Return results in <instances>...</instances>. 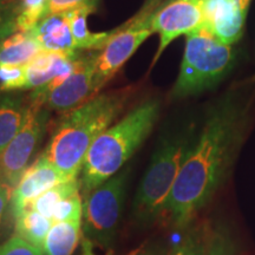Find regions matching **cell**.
Instances as JSON below:
<instances>
[{"instance_id": "obj_11", "label": "cell", "mask_w": 255, "mask_h": 255, "mask_svg": "<svg viewBox=\"0 0 255 255\" xmlns=\"http://www.w3.org/2000/svg\"><path fill=\"white\" fill-rule=\"evenodd\" d=\"M70 181L40 154L26 168L19 182L11 193V213L13 221L31 208L32 203L40 195L57 184Z\"/></svg>"}, {"instance_id": "obj_25", "label": "cell", "mask_w": 255, "mask_h": 255, "mask_svg": "<svg viewBox=\"0 0 255 255\" xmlns=\"http://www.w3.org/2000/svg\"><path fill=\"white\" fill-rule=\"evenodd\" d=\"M20 0H0V41L18 31Z\"/></svg>"}, {"instance_id": "obj_14", "label": "cell", "mask_w": 255, "mask_h": 255, "mask_svg": "<svg viewBox=\"0 0 255 255\" xmlns=\"http://www.w3.org/2000/svg\"><path fill=\"white\" fill-rule=\"evenodd\" d=\"M30 108L23 91H0V155L21 129Z\"/></svg>"}, {"instance_id": "obj_21", "label": "cell", "mask_w": 255, "mask_h": 255, "mask_svg": "<svg viewBox=\"0 0 255 255\" xmlns=\"http://www.w3.org/2000/svg\"><path fill=\"white\" fill-rule=\"evenodd\" d=\"M202 255H239L237 242L227 226L209 225Z\"/></svg>"}, {"instance_id": "obj_24", "label": "cell", "mask_w": 255, "mask_h": 255, "mask_svg": "<svg viewBox=\"0 0 255 255\" xmlns=\"http://www.w3.org/2000/svg\"><path fill=\"white\" fill-rule=\"evenodd\" d=\"M83 197L81 191L72 194L60 201L52 215L53 222L82 221L83 219Z\"/></svg>"}, {"instance_id": "obj_22", "label": "cell", "mask_w": 255, "mask_h": 255, "mask_svg": "<svg viewBox=\"0 0 255 255\" xmlns=\"http://www.w3.org/2000/svg\"><path fill=\"white\" fill-rule=\"evenodd\" d=\"M209 225L201 223L186 228L187 232L182 239L174 245L168 252V255H202L205 250L207 232Z\"/></svg>"}, {"instance_id": "obj_15", "label": "cell", "mask_w": 255, "mask_h": 255, "mask_svg": "<svg viewBox=\"0 0 255 255\" xmlns=\"http://www.w3.org/2000/svg\"><path fill=\"white\" fill-rule=\"evenodd\" d=\"M31 34L36 38L43 51L51 52H76L75 40L64 13L49 14L32 28Z\"/></svg>"}, {"instance_id": "obj_20", "label": "cell", "mask_w": 255, "mask_h": 255, "mask_svg": "<svg viewBox=\"0 0 255 255\" xmlns=\"http://www.w3.org/2000/svg\"><path fill=\"white\" fill-rule=\"evenodd\" d=\"M78 191H81V181H79V178L65 181V182L59 183L56 187L51 188V189L45 191L43 195L38 197L32 203L30 209L36 210V212L52 220L53 212H55L56 207L58 206L60 201L72 195V194L78 193Z\"/></svg>"}, {"instance_id": "obj_8", "label": "cell", "mask_w": 255, "mask_h": 255, "mask_svg": "<svg viewBox=\"0 0 255 255\" xmlns=\"http://www.w3.org/2000/svg\"><path fill=\"white\" fill-rule=\"evenodd\" d=\"M95 59L96 50L88 53L78 52L69 77L32 90L28 97L50 111L62 114L81 107L98 94L95 88Z\"/></svg>"}, {"instance_id": "obj_26", "label": "cell", "mask_w": 255, "mask_h": 255, "mask_svg": "<svg viewBox=\"0 0 255 255\" xmlns=\"http://www.w3.org/2000/svg\"><path fill=\"white\" fill-rule=\"evenodd\" d=\"M11 193L12 190L0 182V245L7 240V235L11 231L14 221L11 213Z\"/></svg>"}, {"instance_id": "obj_19", "label": "cell", "mask_w": 255, "mask_h": 255, "mask_svg": "<svg viewBox=\"0 0 255 255\" xmlns=\"http://www.w3.org/2000/svg\"><path fill=\"white\" fill-rule=\"evenodd\" d=\"M53 223L52 220L40 213L28 209L14 220V233L33 246L43 250L44 241Z\"/></svg>"}, {"instance_id": "obj_29", "label": "cell", "mask_w": 255, "mask_h": 255, "mask_svg": "<svg viewBox=\"0 0 255 255\" xmlns=\"http://www.w3.org/2000/svg\"><path fill=\"white\" fill-rule=\"evenodd\" d=\"M98 0H49V14H60L82 7L97 8Z\"/></svg>"}, {"instance_id": "obj_30", "label": "cell", "mask_w": 255, "mask_h": 255, "mask_svg": "<svg viewBox=\"0 0 255 255\" xmlns=\"http://www.w3.org/2000/svg\"><path fill=\"white\" fill-rule=\"evenodd\" d=\"M169 250L162 242H149L141 246L130 255H168Z\"/></svg>"}, {"instance_id": "obj_10", "label": "cell", "mask_w": 255, "mask_h": 255, "mask_svg": "<svg viewBox=\"0 0 255 255\" xmlns=\"http://www.w3.org/2000/svg\"><path fill=\"white\" fill-rule=\"evenodd\" d=\"M205 24L203 0H170L152 14L151 27L159 34V45L151 68L171 41Z\"/></svg>"}, {"instance_id": "obj_6", "label": "cell", "mask_w": 255, "mask_h": 255, "mask_svg": "<svg viewBox=\"0 0 255 255\" xmlns=\"http://www.w3.org/2000/svg\"><path fill=\"white\" fill-rule=\"evenodd\" d=\"M129 169L117 173L83 197L84 238L107 252H113L119 234L127 196Z\"/></svg>"}, {"instance_id": "obj_7", "label": "cell", "mask_w": 255, "mask_h": 255, "mask_svg": "<svg viewBox=\"0 0 255 255\" xmlns=\"http://www.w3.org/2000/svg\"><path fill=\"white\" fill-rule=\"evenodd\" d=\"M51 111L43 104L30 100L23 127L0 155V182L11 190L32 163L49 129Z\"/></svg>"}, {"instance_id": "obj_9", "label": "cell", "mask_w": 255, "mask_h": 255, "mask_svg": "<svg viewBox=\"0 0 255 255\" xmlns=\"http://www.w3.org/2000/svg\"><path fill=\"white\" fill-rule=\"evenodd\" d=\"M154 12H141L126 26L114 30L113 36L108 43L102 49L96 50V91H100L124 64L131 58L138 47L154 33L151 27Z\"/></svg>"}, {"instance_id": "obj_17", "label": "cell", "mask_w": 255, "mask_h": 255, "mask_svg": "<svg viewBox=\"0 0 255 255\" xmlns=\"http://www.w3.org/2000/svg\"><path fill=\"white\" fill-rule=\"evenodd\" d=\"M95 11V8L82 7L64 13L75 40L76 50H100L113 36V31L102 33H94L89 31L87 18Z\"/></svg>"}, {"instance_id": "obj_27", "label": "cell", "mask_w": 255, "mask_h": 255, "mask_svg": "<svg viewBox=\"0 0 255 255\" xmlns=\"http://www.w3.org/2000/svg\"><path fill=\"white\" fill-rule=\"evenodd\" d=\"M25 66H0V91H23Z\"/></svg>"}, {"instance_id": "obj_13", "label": "cell", "mask_w": 255, "mask_h": 255, "mask_svg": "<svg viewBox=\"0 0 255 255\" xmlns=\"http://www.w3.org/2000/svg\"><path fill=\"white\" fill-rule=\"evenodd\" d=\"M79 51L72 53L40 51L25 65L24 90H36L43 88L59 77L70 75L75 68V59Z\"/></svg>"}, {"instance_id": "obj_28", "label": "cell", "mask_w": 255, "mask_h": 255, "mask_svg": "<svg viewBox=\"0 0 255 255\" xmlns=\"http://www.w3.org/2000/svg\"><path fill=\"white\" fill-rule=\"evenodd\" d=\"M0 255H45L41 248H38L24 240L14 233L7 240L0 245Z\"/></svg>"}, {"instance_id": "obj_5", "label": "cell", "mask_w": 255, "mask_h": 255, "mask_svg": "<svg viewBox=\"0 0 255 255\" xmlns=\"http://www.w3.org/2000/svg\"><path fill=\"white\" fill-rule=\"evenodd\" d=\"M234 64L231 45L222 43L205 24L187 34L180 73L171 97H191L210 90L225 79Z\"/></svg>"}, {"instance_id": "obj_23", "label": "cell", "mask_w": 255, "mask_h": 255, "mask_svg": "<svg viewBox=\"0 0 255 255\" xmlns=\"http://www.w3.org/2000/svg\"><path fill=\"white\" fill-rule=\"evenodd\" d=\"M46 15H49V0H20L18 31H31Z\"/></svg>"}, {"instance_id": "obj_12", "label": "cell", "mask_w": 255, "mask_h": 255, "mask_svg": "<svg viewBox=\"0 0 255 255\" xmlns=\"http://www.w3.org/2000/svg\"><path fill=\"white\" fill-rule=\"evenodd\" d=\"M205 25L222 43L232 45L244 33L247 11L237 0H203Z\"/></svg>"}, {"instance_id": "obj_4", "label": "cell", "mask_w": 255, "mask_h": 255, "mask_svg": "<svg viewBox=\"0 0 255 255\" xmlns=\"http://www.w3.org/2000/svg\"><path fill=\"white\" fill-rule=\"evenodd\" d=\"M196 133L195 124L187 123L161 137L133 197L132 215L138 226L149 227L165 214L169 197Z\"/></svg>"}, {"instance_id": "obj_16", "label": "cell", "mask_w": 255, "mask_h": 255, "mask_svg": "<svg viewBox=\"0 0 255 255\" xmlns=\"http://www.w3.org/2000/svg\"><path fill=\"white\" fill-rule=\"evenodd\" d=\"M41 47L31 32L17 31L0 41V66H25Z\"/></svg>"}, {"instance_id": "obj_1", "label": "cell", "mask_w": 255, "mask_h": 255, "mask_svg": "<svg viewBox=\"0 0 255 255\" xmlns=\"http://www.w3.org/2000/svg\"><path fill=\"white\" fill-rule=\"evenodd\" d=\"M252 105L251 97L233 91L207 110L168 201L165 214L176 228L189 227L226 183L245 142Z\"/></svg>"}, {"instance_id": "obj_31", "label": "cell", "mask_w": 255, "mask_h": 255, "mask_svg": "<svg viewBox=\"0 0 255 255\" xmlns=\"http://www.w3.org/2000/svg\"><path fill=\"white\" fill-rule=\"evenodd\" d=\"M92 242L89 241L88 239L83 238V244H82V248H83V253L82 255H95L94 251H92Z\"/></svg>"}, {"instance_id": "obj_2", "label": "cell", "mask_w": 255, "mask_h": 255, "mask_svg": "<svg viewBox=\"0 0 255 255\" xmlns=\"http://www.w3.org/2000/svg\"><path fill=\"white\" fill-rule=\"evenodd\" d=\"M129 96L128 90L105 92L64 113L41 154L68 180H77L92 143L113 126L126 108Z\"/></svg>"}, {"instance_id": "obj_3", "label": "cell", "mask_w": 255, "mask_h": 255, "mask_svg": "<svg viewBox=\"0 0 255 255\" xmlns=\"http://www.w3.org/2000/svg\"><path fill=\"white\" fill-rule=\"evenodd\" d=\"M161 110L157 98L136 105L92 143L83 163L81 191L88 194L120 173L154 129Z\"/></svg>"}, {"instance_id": "obj_18", "label": "cell", "mask_w": 255, "mask_h": 255, "mask_svg": "<svg viewBox=\"0 0 255 255\" xmlns=\"http://www.w3.org/2000/svg\"><path fill=\"white\" fill-rule=\"evenodd\" d=\"M81 225L82 221L53 223L44 241V254L72 255L81 240Z\"/></svg>"}]
</instances>
